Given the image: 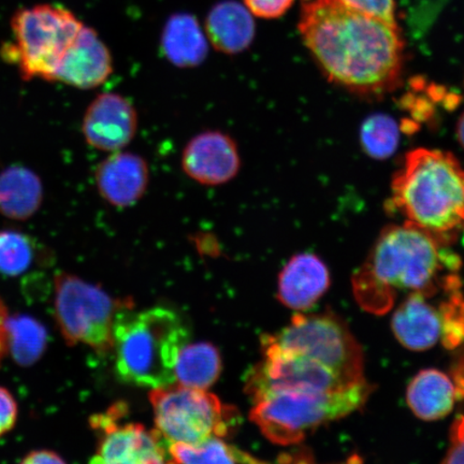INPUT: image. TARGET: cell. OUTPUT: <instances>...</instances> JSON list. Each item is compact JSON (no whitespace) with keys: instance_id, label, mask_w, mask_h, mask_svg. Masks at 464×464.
Returning a JSON list of instances; mask_svg holds the SVG:
<instances>
[{"instance_id":"cell-6","label":"cell","mask_w":464,"mask_h":464,"mask_svg":"<svg viewBox=\"0 0 464 464\" xmlns=\"http://www.w3.org/2000/svg\"><path fill=\"white\" fill-rule=\"evenodd\" d=\"M84 26L71 10L42 4L17 10L11 20L14 44H9L10 61H15L25 80L54 82L63 55Z\"/></svg>"},{"instance_id":"cell-4","label":"cell","mask_w":464,"mask_h":464,"mask_svg":"<svg viewBox=\"0 0 464 464\" xmlns=\"http://www.w3.org/2000/svg\"><path fill=\"white\" fill-rule=\"evenodd\" d=\"M188 340L178 313L162 306L133 312L126 305L113 327L116 373L129 384L153 390L174 384L179 352Z\"/></svg>"},{"instance_id":"cell-25","label":"cell","mask_w":464,"mask_h":464,"mask_svg":"<svg viewBox=\"0 0 464 464\" xmlns=\"http://www.w3.org/2000/svg\"><path fill=\"white\" fill-rule=\"evenodd\" d=\"M34 243L16 230L0 231V274L19 276L31 268L36 256Z\"/></svg>"},{"instance_id":"cell-2","label":"cell","mask_w":464,"mask_h":464,"mask_svg":"<svg viewBox=\"0 0 464 464\" xmlns=\"http://www.w3.org/2000/svg\"><path fill=\"white\" fill-rule=\"evenodd\" d=\"M450 241L416 226H388L353 277V295L375 315L391 311L400 294L427 298L461 289V259Z\"/></svg>"},{"instance_id":"cell-27","label":"cell","mask_w":464,"mask_h":464,"mask_svg":"<svg viewBox=\"0 0 464 464\" xmlns=\"http://www.w3.org/2000/svg\"><path fill=\"white\" fill-rule=\"evenodd\" d=\"M446 298L439 305L442 333L440 341L449 350L464 344V295L461 289L445 294Z\"/></svg>"},{"instance_id":"cell-29","label":"cell","mask_w":464,"mask_h":464,"mask_svg":"<svg viewBox=\"0 0 464 464\" xmlns=\"http://www.w3.org/2000/svg\"><path fill=\"white\" fill-rule=\"evenodd\" d=\"M253 14L265 20L278 19L292 8L295 0H243Z\"/></svg>"},{"instance_id":"cell-23","label":"cell","mask_w":464,"mask_h":464,"mask_svg":"<svg viewBox=\"0 0 464 464\" xmlns=\"http://www.w3.org/2000/svg\"><path fill=\"white\" fill-rule=\"evenodd\" d=\"M46 343L48 333L37 319L22 314L5 319V345L22 367L37 362L44 355Z\"/></svg>"},{"instance_id":"cell-5","label":"cell","mask_w":464,"mask_h":464,"mask_svg":"<svg viewBox=\"0 0 464 464\" xmlns=\"http://www.w3.org/2000/svg\"><path fill=\"white\" fill-rule=\"evenodd\" d=\"M373 391L364 381L340 391L270 392L255 400L249 419L270 442L295 445L316 428L361 410Z\"/></svg>"},{"instance_id":"cell-15","label":"cell","mask_w":464,"mask_h":464,"mask_svg":"<svg viewBox=\"0 0 464 464\" xmlns=\"http://www.w3.org/2000/svg\"><path fill=\"white\" fill-rule=\"evenodd\" d=\"M95 181L98 193L109 205L129 208L147 193L149 165L140 155L119 150L97 167Z\"/></svg>"},{"instance_id":"cell-1","label":"cell","mask_w":464,"mask_h":464,"mask_svg":"<svg viewBox=\"0 0 464 464\" xmlns=\"http://www.w3.org/2000/svg\"><path fill=\"white\" fill-rule=\"evenodd\" d=\"M298 29L332 82L367 96L387 94L401 82L404 42L399 26L342 0H304Z\"/></svg>"},{"instance_id":"cell-14","label":"cell","mask_w":464,"mask_h":464,"mask_svg":"<svg viewBox=\"0 0 464 464\" xmlns=\"http://www.w3.org/2000/svg\"><path fill=\"white\" fill-rule=\"evenodd\" d=\"M113 69L111 52L94 29L84 25L63 55L54 82L92 90L106 83Z\"/></svg>"},{"instance_id":"cell-13","label":"cell","mask_w":464,"mask_h":464,"mask_svg":"<svg viewBox=\"0 0 464 464\" xmlns=\"http://www.w3.org/2000/svg\"><path fill=\"white\" fill-rule=\"evenodd\" d=\"M138 123L137 110L129 98L103 92L87 108L82 131L92 148L114 153L123 150L133 140Z\"/></svg>"},{"instance_id":"cell-16","label":"cell","mask_w":464,"mask_h":464,"mask_svg":"<svg viewBox=\"0 0 464 464\" xmlns=\"http://www.w3.org/2000/svg\"><path fill=\"white\" fill-rule=\"evenodd\" d=\"M329 285V270L321 258L309 253L295 255L278 278L277 299L288 309L306 311L326 294Z\"/></svg>"},{"instance_id":"cell-34","label":"cell","mask_w":464,"mask_h":464,"mask_svg":"<svg viewBox=\"0 0 464 464\" xmlns=\"http://www.w3.org/2000/svg\"><path fill=\"white\" fill-rule=\"evenodd\" d=\"M457 137L458 140L461 143L464 149V112L460 116L459 121H458L457 124Z\"/></svg>"},{"instance_id":"cell-20","label":"cell","mask_w":464,"mask_h":464,"mask_svg":"<svg viewBox=\"0 0 464 464\" xmlns=\"http://www.w3.org/2000/svg\"><path fill=\"white\" fill-rule=\"evenodd\" d=\"M160 44L167 60L179 68L199 66L208 55V39L199 22L190 14L171 15L162 31Z\"/></svg>"},{"instance_id":"cell-18","label":"cell","mask_w":464,"mask_h":464,"mask_svg":"<svg viewBox=\"0 0 464 464\" xmlns=\"http://www.w3.org/2000/svg\"><path fill=\"white\" fill-rule=\"evenodd\" d=\"M208 42L220 53L240 54L255 38L253 14L235 0L219 2L208 11L205 25Z\"/></svg>"},{"instance_id":"cell-19","label":"cell","mask_w":464,"mask_h":464,"mask_svg":"<svg viewBox=\"0 0 464 464\" xmlns=\"http://www.w3.org/2000/svg\"><path fill=\"white\" fill-rule=\"evenodd\" d=\"M458 399L450 375L435 369L420 371L411 381L406 402L420 420L434 421L448 416Z\"/></svg>"},{"instance_id":"cell-30","label":"cell","mask_w":464,"mask_h":464,"mask_svg":"<svg viewBox=\"0 0 464 464\" xmlns=\"http://www.w3.org/2000/svg\"><path fill=\"white\" fill-rule=\"evenodd\" d=\"M450 442L443 463H464V416L458 417L452 423Z\"/></svg>"},{"instance_id":"cell-7","label":"cell","mask_w":464,"mask_h":464,"mask_svg":"<svg viewBox=\"0 0 464 464\" xmlns=\"http://www.w3.org/2000/svg\"><path fill=\"white\" fill-rule=\"evenodd\" d=\"M261 344L309 357L334 371L347 384L365 381L362 346L343 319L333 312L295 314L281 332L265 335Z\"/></svg>"},{"instance_id":"cell-28","label":"cell","mask_w":464,"mask_h":464,"mask_svg":"<svg viewBox=\"0 0 464 464\" xmlns=\"http://www.w3.org/2000/svg\"><path fill=\"white\" fill-rule=\"evenodd\" d=\"M342 2L364 14L379 17L392 25L399 26L396 0H342Z\"/></svg>"},{"instance_id":"cell-17","label":"cell","mask_w":464,"mask_h":464,"mask_svg":"<svg viewBox=\"0 0 464 464\" xmlns=\"http://www.w3.org/2000/svg\"><path fill=\"white\" fill-rule=\"evenodd\" d=\"M421 294H410L394 311L392 328L397 340L413 352L433 347L440 339L442 323L439 307Z\"/></svg>"},{"instance_id":"cell-21","label":"cell","mask_w":464,"mask_h":464,"mask_svg":"<svg viewBox=\"0 0 464 464\" xmlns=\"http://www.w3.org/2000/svg\"><path fill=\"white\" fill-rule=\"evenodd\" d=\"M44 200L42 179L23 166H11L0 173V213L25 220L39 210Z\"/></svg>"},{"instance_id":"cell-3","label":"cell","mask_w":464,"mask_h":464,"mask_svg":"<svg viewBox=\"0 0 464 464\" xmlns=\"http://www.w3.org/2000/svg\"><path fill=\"white\" fill-rule=\"evenodd\" d=\"M392 191L394 208L416 227L450 241L464 224V168L450 152L411 150Z\"/></svg>"},{"instance_id":"cell-9","label":"cell","mask_w":464,"mask_h":464,"mask_svg":"<svg viewBox=\"0 0 464 464\" xmlns=\"http://www.w3.org/2000/svg\"><path fill=\"white\" fill-rule=\"evenodd\" d=\"M129 304L78 276L63 272L55 276V318L69 345L84 344L98 353L111 351L116 314Z\"/></svg>"},{"instance_id":"cell-31","label":"cell","mask_w":464,"mask_h":464,"mask_svg":"<svg viewBox=\"0 0 464 464\" xmlns=\"http://www.w3.org/2000/svg\"><path fill=\"white\" fill-rule=\"evenodd\" d=\"M17 420V403L13 394L0 387V437L13 430Z\"/></svg>"},{"instance_id":"cell-32","label":"cell","mask_w":464,"mask_h":464,"mask_svg":"<svg viewBox=\"0 0 464 464\" xmlns=\"http://www.w3.org/2000/svg\"><path fill=\"white\" fill-rule=\"evenodd\" d=\"M66 461L63 459V458L57 454L55 451L52 450H33L29 452L24 457V459L22 460V463L25 464H44V463H65Z\"/></svg>"},{"instance_id":"cell-33","label":"cell","mask_w":464,"mask_h":464,"mask_svg":"<svg viewBox=\"0 0 464 464\" xmlns=\"http://www.w3.org/2000/svg\"><path fill=\"white\" fill-rule=\"evenodd\" d=\"M7 317V310H5L3 301L0 300V361L7 351V345H5V319Z\"/></svg>"},{"instance_id":"cell-12","label":"cell","mask_w":464,"mask_h":464,"mask_svg":"<svg viewBox=\"0 0 464 464\" xmlns=\"http://www.w3.org/2000/svg\"><path fill=\"white\" fill-rule=\"evenodd\" d=\"M182 169L193 181L205 187H219L240 172L241 158L235 139L220 130H207L185 145Z\"/></svg>"},{"instance_id":"cell-22","label":"cell","mask_w":464,"mask_h":464,"mask_svg":"<svg viewBox=\"0 0 464 464\" xmlns=\"http://www.w3.org/2000/svg\"><path fill=\"white\" fill-rule=\"evenodd\" d=\"M222 368V358L216 346L185 345L178 358L176 379L179 385L207 391L218 381Z\"/></svg>"},{"instance_id":"cell-8","label":"cell","mask_w":464,"mask_h":464,"mask_svg":"<svg viewBox=\"0 0 464 464\" xmlns=\"http://www.w3.org/2000/svg\"><path fill=\"white\" fill-rule=\"evenodd\" d=\"M156 430L168 443L196 444L212 437L223 438L239 421L237 411L224 405L206 390L171 384L150 393Z\"/></svg>"},{"instance_id":"cell-10","label":"cell","mask_w":464,"mask_h":464,"mask_svg":"<svg viewBox=\"0 0 464 464\" xmlns=\"http://www.w3.org/2000/svg\"><path fill=\"white\" fill-rule=\"evenodd\" d=\"M263 351L264 361L249 370L246 380L253 401L276 392H333L353 386L309 357L266 344Z\"/></svg>"},{"instance_id":"cell-24","label":"cell","mask_w":464,"mask_h":464,"mask_svg":"<svg viewBox=\"0 0 464 464\" xmlns=\"http://www.w3.org/2000/svg\"><path fill=\"white\" fill-rule=\"evenodd\" d=\"M169 462L173 463H257L260 460L237 450L218 437L196 444L173 442L168 444Z\"/></svg>"},{"instance_id":"cell-11","label":"cell","mask_w":464,"mask_h":464,"mask_svg":"<svg viewBox=\"0 0 464 464\" xmlns=\"http://www.w3.org/2000/svg\"><path fill=\"white\" fill-rule=\"evenodd\" d=\"M125 404H115L104 414L92 417L91 426L100 433L95 455L97 464H149L169 462L167 440L158 430L149 431L140 423H124Z\"/></svg>"},{"instance_id":"cell-26","label":"cell","mask_w":464,"mask_h":464,"mask_svg":"<svg viewBox=\"0 0 464 464\" xmlns=\"http://www.w3.org/2000/svg\"><path fill=\"white\" fill-rule=\"evenodd\" d=\"M362 145L376 160H385L396 152L399 129L396 121L385 114L371 115L362 126Z\"/></svg>"}]
</instances>
